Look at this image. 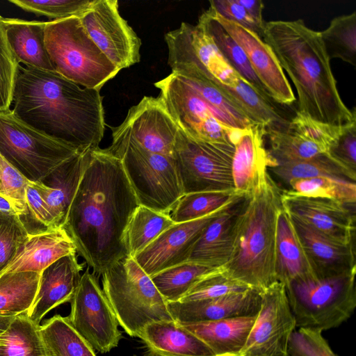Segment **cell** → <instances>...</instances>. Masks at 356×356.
Listing matches in <instances>:
<instances>
[{
	"instance_id": "cell-1",
	"label": "cell",
	"mask_w": 356,
	"mask_h": 356,
	"mask_svg": "<svg viewBox=\"0 0 356 356\" xmlns=\"http://www.w3.org/2000/svg\"><path fill=\"white\" fill-rule=\"evenodd\" d=\"M139 205L120 159L107 148L83 152L64 227L94 273L101 275L129 257L126 229Z\"/></svg>"
},
{
	"instance_id": "cell-2",
	"label": "cell",
	"mask_w": 356,
	"mask_h": 356,
	"mask_svg": "<svg viewBox=\"0 0 356 356\" xmlns=\"http://www.w3.org/2000/svg\"><path fill=\"white\" fill-rule=\"evenodd\" d=\"M103 97L56 72L19 66L14 115L34 129L79 152L99 147L105 130Z\"/></svg>"
},
{
	"instance_id": "cell-3",
	"label": "cell",
	"mask_w": 356,
	"mask_h": 356,
	"mask_svg": "<svg viewBox=\"0 0 356 356\" xmlns=\"http://www.w3.org/2000/svg\"><path fill=\"white\" fill-rule=\"evenodd\" d=\"M262 38L296 87L298 111L337 127L356 122L355 108L340 96L319 31L301 19L275 20L265 22Z\"/></svg>"
},
{
	"instance_id": "cell-4",
	"label": "cell",
	"mask_w": 356,
	"mask_h": 356,
	"mask_svg": "<svg viewBox=\"0 0 356 356\" xmlns=\"http://www.w3.org/2000/svg\"><path fill=\"white\" fill-rule=\"evenodd\" d=\"M281 195L282 189L268 173L244 197L234 223L232 252L223 266L233 279L260 291L277 282L275 252Z\"/></svg>"
},
{
	"instance_id": "cell-5",
	"label": "cell",
	"mask_w": 356,
	"mask_h": 356,
	"mask_svg": "<svg viewBox=\"0 0 356 356\" xmlns=\"http://www.w3.org/2000/svg\"><path fill=\"white\" fill-rule=\"evenodd\" d=\"M107 149L120 159L139 204L170 214L184 195L174 157L149 152L119 126Z\"/></svg>"
},
{
	"instance_id": "cell-6",
	"label": "cell",
	"mask_w": 356,
	"mask_h": 356,
	"mask_svg": "<svg viewBox=\"0 0 356 356\" xmlns=\"http://www.w3.org/2000/svg\"><path fill=\"white\" fill-rule=\"evenodd\" d=\"M101 275L103 291L129 336L139 338L148 324L174 321L167 301L133 257L120 259Z\"/></svg>"
},
{
	"instance_id": "cell-7",
	"label": "cell",
	"mask_w": 356,
	"mask_h": 356,
	"mask_svg": "<svg viewBox=\"0 0 356 356\" xmlns=\"http://www.w3.org/2000/svg\"><path fill=\"white\" fill-rule=\"evenodd\" d=\"M45 44L56 72L82 87L100 90L120 71L92 40L78 16L47 21Z\"/></svg>"
},
{
	"instance_id": "cell-8",
	"label": "cell",
	"mask_w": 356,
	"mask_h": 356,
	"mask_svg": "<svg viewBox=\"0 0 356 356\" xmlns=\"http://www.w3.org/2000/svg\"><path fill=\"white\" fill-rule=\"evenodd\" d=\"M355 273L309 276L284 285L296 327L323 332L346 321L356 307Z\"/></svg>"
},
{
	"instance_id": "cell-9",
	"label": "cell",
	"mask_w": 356,
	"mask_h": 356,
	"mask_svg": "<svg viewBox=\"0 0 356 356\" xmlns=\"http://www.w3.org/2000/svg\"><path fill=\"white\" fill-rule=\"evenodd\" d=\"M79 153L25 124L11 109L0 112V154L29 181H42Z\"/></svg>"
},
{
	"instance_id": "cell-10",
	"label": "cell",
	"mask_w": 356,
	"mask_h": 356,
	"mask_svg": "<svg viewBox=\"0 0 356 356\" xmlns=\"http://www.w3.org/2000/svg\"><path fill=\"white\" fill-rule=\"evenodd\" d=\"M159 97L179 129L188 137L204 142L236 145L243 131L224 124L216 113L181 76L171 73L155 82Z\"/></svg>"
},
{
	"instance_id": "cell-11",
	"label": "cell",
	"mask_w": 356,
	"mask_h": 356,
	"mask_svg": "<svg viewBox=\"0 0 356 356\" xmlns=\"http://www.w3.org/2000/svg\"><path fill=\"white\" fill-rule=\"evenodd\" d=\"M235 146L195 140L179 129L174 159L184 193L235 191L232 161Z\"/></svg>"
},
{
	"instance_id": "cell-12",
	"label": "cell",
	"mask_w": 356,
	"mask_h": 356,
	"mask_svg": "<svg viewBox=\"0 0 356 356\" xmlns=\"http://www.w3.org/2000/svg\"><path fill=\"white\" fill-rule=\"evenodd\" d=\"M70 303V324L94 350L106 353L118 345L122 338L119 323L96 276L88 269L81 275Z\"/></svg>"
},
{
	"instance_id": "cell-13",
	"label": "cell",
	"mask_w": 356,
	"mask_h": 356,
	"mask_svg": "<svg viewBox=\"0 0 356 356\" xmlns=\"http://www.w3.org/2000/svg\"><path fill=\"white\" fill-rule=\"evenodd\" d=\"M261 306L240 356H289L288 345L296 330L285 286L275 282L261 291Z\"/></svg>"
},
{
	"instance_id": "cell-14",
	"label": "cell",
	"mask_w": 356,
	"mask_h": 356,
	"mask_svg": "<svg viewBox=\"0 0 356 356\" xmlns=\"http://www.w3.org/2000/svg\"><path fill=\"white\" fill-rule=\"evenodd\" d=\"M79 17L92 40L118 69L140 61L141 40L120 15L117 0H95Z\"/></svg>"
},
{
	"instance_id": "cell-15",
	"label": "cell",
	"mask_w": 356,
	"mask_h": 356,
	"mask_svg": "<svg viewBox=\"0 0 356 356\" xmlns=\"http://www.w3.org/2000/svg\"><path fill=\"white\" fill-rule=\"evenodd\" d=\"M345 127L318 122L298 111L278 129L266 130L268 150L277 165L311 160L327 153Z\"/></svg>"
},
{
	"instance_id": "cell-16",
	"label": "cell",
	"mask_w": 356,
	"mask_h": 356,
	"mask_svg": "<svg viewBox=\"0 0 356 356\" xmlns=\"http://www.w3.org/2000/svg\"><path fill=\"white\" fill-rule=\"evenodd\" d=\"M284 210L292 218L343 244L353 243L355 204L321 197H311L282 190Z\"/></svg>"
},
{
	"instance_id": "cell-17",
	"label": "cell",
	"mask_w": 356,
	"mask_h": 356,
	"mask_svg": "<svg viewBox=\"0 0 356 356\" xmlns=\"http://www.w3.org/2000/svg\"><path fill=\"white\" fill-rule=\"evenodd\" d=\"M234 201L202 218L174 224L134 259L150 277L187 262L194 244L205 227Z\"/></svg>"
},
{
	"instance_id": "cell-18",
	"label": "cell",
	"mask_w": 356,
	"mask_h": 356,
	"mask_svg": "<svg viewBox=\"0 0 356 356\" xmlns=\"http://www.w3.org/2000/svg\"><path fill=\"white\" fill-rule=\"evenodd\" d=\"M119 127L147 150L174 157L179 127L159 97H144Z\"/></svg>"
},
{
	"instance_id": "cell-19",
	"label": "cell",
	"mask_w": 356,
	"mask_h": 356,
	"mask_svg": "<svg viewBox=\"0 0 356 356\" xmlns=\"http://www.w3.org/2000/svg\"><path fill=\"white\" fill-rule=\"evenodd\" d=\"M211 10L244 51L254 72L270 98L282 104H292L296 100L294 93L271 47L257 33L224 19Z\"/></svg>"
},
{
	"instance_id": "cell-20",
	"label": "cell",
	"mask_w": 356,
	"mask_h": 356,
	"mask_svg": "<svg viewBox=\"0 0 356 356\" xmlns=\"http://www.w3.org/2000/svg\"><path fill=\"white\" fill-rule=\"evenodd\" d=\"M266 128L255 124L242 131L235 145L232 174L235 191L249 195L266 179L277 162L265 146Z\"/></svg>"
},
{
	"instance_id": "cell-21",
	"label": "cell",
	"mask_w": 356,
	"mask_h": 356,
	"mask_svg": "<svg viewBox=\"0 0 356 356\" xmlns=\"http://www.w3.org/2000/svg\"><path fill=\"white\" fill-rule=\"evenodd\" d=\"M261 301V291L250 289L215 298L170 302L168 309L177 323L193 324L257 315Z\"/></svg>"
},
{
	"instance_id": "cell-22",
	"label": "cell",
	"mask_w": 356,
	"mask_h": 356,
	"mask_svg": "<svg viewBox=\"0 0 356 356\" xmlns=\"http://www.w3.org/2000/svg\"><path fill=\"white\" fill-rule=\"evenodd\" d=\"M82 270L83 265L78 262L76 254L64 256L45 268L40 273L38 291L27 312L29 317L40 324L50 310L70 302Z\"/></svg>"
},
{
	"instance_id": "cell-23",
	"label": "cell",
	"mask_w": 356,
	"mask_h": 356,
	"mask_svg": "<svg viewBox=\"0 0 356 356\" xmlns=\"http://www.w3.org/2000/svg\"><path fill=\"white\" fill-rule=\"evenodd\" d=\"M290 218L315 276H333L356 270L353 243L337 242Z\"/></svg>"
},
{
	"instance_id": "cell-24",
	"label": "cell",
	"mask_w": 356,
	"mask_h": 356,
	"mask_svg": "<svg viewBox=\"0 0 356 356\" xmlns=\"http://www.w3.org/2000/svg\"><path fill=\"white\" fill-rule=\"evenodd\" d=\"M76 253L75 244L63 226L29 232L15 258L3 273H41L58 259Z\"/></svg>"
},
{
	"instance_id": "cell-25",
	"label": "cell",
	"mask_w": 356,
	"mask_h": 356,
	"mask_svg": "<svg viewBox=\"0 0 356 356\" xmlns=\"http://www.w3.org/2000/svg\"><path fill=\"white\" fill-rule=\"evenodd\" d=\"M244 197L238 198L205 227L191 250L188 262L211 268L228 262L233 249L234 223Z\"/></svg>"
},
{
	"instance_id": "cell-26",
	"label": "cell",
	"mask_w": 356,
	"mask_h": 356,
	"mask_svg": "<svg viewBox=\"0 0 356 356\" xmlns=\"http://www.w3.org/2000/svg\"><path fill=\"white\" fill-rule=\"evenodd\" d=\"M3 22L8 44L19 63L56 72L45 44L47 22L3 17Z\"/></svg>"
},
{
	"instance_id": "cell-27",
	"label": "cell",
	"mask_w": 356,
	"mask_h": 356,
	"mask_svg": "<svg viewBox=\"0 0 356 356\" xmlns=\"http://www.w3.org/2000/svg\"><path fill=\"white\" fill-rule=\"evenodd\" d=\"M83 152L58 167L42 181H31L46 202L58 227H64L71 202L81 179Z\"/></svg>"
},
{
	"instance_id": "cell-28",
	"label": "cell",
	"mask_w": 356,
	"mask_h": 356,
	"mask_svg": "<svg viewBox=\"0 0 356 356\" xmlns=\"http://www.w3.org/2000/svg\"><path fill=\"white\" fill-rule=\"evenodd\" d=\"M275 272L276 281L284 285L315 276L291 219L283 207L277 218Z\"/></svg>"
},
{
	"instance_id": "cell-29",
	"label": "cell",
	"mask_w": 356,
	"mask_h": 356,
	"mask_svg": "<svg viewBox=\"0 0 356 356\" xmlns=\"http://www.w3.org/2000/svg\"><path fill=\"white\" fill-rule=\"evenodd\" d=\"M256 316L179 325L201 339L215 356H240Z\"/></svg>"
},
{
	"instance_id": "cell-30",
	"label": "cell",
	"mask_w": 356,
	"mask_h": 356,
	"mask_svg": "<svg viewBox=\"0 0 356 356\" xmlns=\"http://www.w3.org/2000/svg\"><path fill=\"white\" fill-rule=\"evenodd\" d=\"M139 338L158 356H215L201 339L175 321L148 324Z\"/></svg>"
},
{
	"instance_id": "cell-31",
	"label": "cell",
	"mask_w": 356,
	"mask_h": 356,
	"mask_svg": "<svg viewBox=\"0 0 356 356\" xmlns=\"http://www.w3.org/2000/svg\"><path fill=\"white\" fill-rule=\"evenodd\" d=\"M198 20L203 24L230 66L253 89L270 99L266 88L254 72L244 51L216 18L212 10L209 8L200 15Z\"/></svg>"
},
{
	"instance_id": "cell-32",
	"label": "cell",
	"mask_w": 356,
	"mask_h": 356,
	"mask_svg": "<svg viewBox=\"0 0 356 356\" xmlns=\"http://www.w3.org/2000/svg\"><path fill=\"white\" fill-rule=\"evenodd\" d=\"M40 332L48 356H96L90 343L59 314L47 319Z\"/></svg>"
},
{
	"instance_id": "cell-33",
	"label": "cell",
	"mask_w": 356,
	"mask_h": 356,
	"mask_svg": "<svg viewBox=\"0 0 356 356\" xmlns=\"http://www.w3.org/2000/svg\"><path fill=\"white\" fill-rule=\"evenodd\" d=\"M40 326L27 312L17 314L0 337V356H48Z\"/></svg>"
},
{
	"instance_id": "cell-34",
	"label": "cell",
	"mask_w": 356,
	"mask_h": 356,
	"mask_svg": "<svg viewBox=\"0 0 356 356\" xmlns=\"http://www.w3.org/2000/svg\"><path fill=\"white\" fill-rule=\"evenodd\" d=\"M40 273L9 272L0 275V312H28L35 300Z\"/></svg>"
},
{
	"instance_id": "cell-35",
	"label": "cell",
	"mask_w": 356,
	"mask_h": 356,
	"mask_svg": "<svg viewBox=\"0 0 356 356\" xmlns=\"http://www.w3.org/2000/svg\"><path fill=\"white\" fill-rule=\"evenodd\" d=\"M174 224L170 214L139 205L126 229L125 241L129 257L134 258Z\"/></svg>"
},
{
	"instance_id": "cell-36",
	"label": "cell",
	"mask_w": 356,
	"mask_h": 356,
	"mask_svg": "<svg viewBox=\"0 0 356 356\" xmlns=\"http://www.w3.org/2000/svg\"><path fill=\"white\" fill-rule=\"evenodd\" d=\"M268 173L288 186L296 179L317 177H337L355 181L356 176L336 163L329 155L323 154L315 159L297 162L280 163L268 169Z\"/></svg>"
},
{
	"instance_id": "cell-37",
	"label": "cell",
	"mask_w": 356,
	"mask_h": 356,
	"mask_svg": "<svg viewBox=\"0 0 356 356\" xmlns=\"http://www.w3.org/2000/svg\"><path fill=\"white\" fill-rule=\"evenodd\" d=\"M320 35L330 60L356 65V12L333 18Z\"/></svg>"
},
{
	"instance_id": "cell-38",
	"label": "cell",
	"mask_w": 356,
	"mask_h": 356,
	"mask_svg": "<svg viewBox=\"0 0 356 356\" xmlns=\"http://www.w3.org/2000/svg\"><path fill=\"white\" fill-rule=\"evenodd\" d=\"M242 197L236 191L195 192L183 195L170 213L175 223L206 216Z\"/></svg>"
},
{
	"instance_id": "cell-39",
	"label": "cell",
	"mask_w": 356,
	"mask_h": 356,
	"mask_svg": "<svg viewBox=\"0 0 356 356\" xmlns=\"http://www.w3.org/2000/svg\"><path fill=\"white\" fill-rule=\"evenodd\" d=\"M213 268L187 261L162 270L151 278L167 302H177L196 282Z\"/></svg>"
},
{
	"instance_id": "cell-40",
	"label": "cell",
	"mask_w": 356,
	"mask_h": 356,
	"mask_svg": "<svg viewBox=\"0 0 356 356\" xmlns=\"http://www.w3.org/2000/svg\"><path fill=\"white\" fill-rule=\"evenodd\" d=\"M288 186L286 190L302 196L327 198L348 204L356 202L355 181L344 178L324 176L296 179Z\"/></svg>"
},
{
	"instance_id": "cell-41",
	"label": "cell",
	"mask_w": 356,
	"mask_h": 356,
	"mask_svg": "<svg viewBox=\"0 0 356 356\" xmlns=\"http://www.w3.org/2000/svg\"><path fill=\"white\" fill-rule=\"evenodd\" d=\"M250 289L251 288L230 277L224 267L221 266L214 268L202 277L179 301L215 298L243 292Z\"/></svg>"
},
{
	"instance_id": "cell-42",
	"label": "cell",
	"mask_w": 356,
	"mask_h": 356,
	"mask_svg": "<svg viewBox=\"0 0 356 356\" xmlns=\"http://www.w3.org/2000/svg\"><path fill=\"white\" fill-rule=\"evenodd\" d=\"M95 0H10L21 9L37 16H45L51 20H58L73 16H80L87 11Z\"/></svg>"
},
{
	"instance_id": "cell-43",
	"label": "cell",
	"mask_w": 356,
	"mask_h": 356,
	"mask_svg": "<svg viewBox=\"0 0 356 356\" xmlns=\"http://www.w3.org/2000/svg\"><path fill=\"white\" fill-rule=\"evenodd\" d=\"M29 233L19 216L0 211V275L12 262Z\"/></svg>"
},
{
	"instance_id": "cell-44",
	"label": "cell",
	"mask_w": 356,
	"mask_h": 356,
	"mask_svg": "<svg viewBox=\"0 0 356 356\" xmlns=\"http://www.w3.org/2000/svg\"><path fill=\"white\" fill-rule=\"evenodd\" d=\"M3 18L0 15V112L10 110L20 66L8 44Z\"/></svg>"
},
{
	"instance_id": "cell-45",
	"label": "cell",
	"mask_w": 356,
	"mask_h": 356,
	"mask_svg": "<svg viewBox=\"0 0 356 356\" xmlns=\"http://www.w3.org/2000/svg\"><path fill=\"white\" fill-rule=\"evenodd\" d=\"M29 181L0 154V195L12 203L21 218L27 214L26 189Z\"/></svg>"
},
{
	"instance_id": "cell-46",
	"label": "cell",
	"mask_w": 356,
	"mask_h": 356,
	"mask_svg": "<svg viewBox=\"0 0 356 356\" xmlns=\"http://www.w3.org/2000/svg\"><path fill=\"white\" fill-rule=\"evenodd\" d=\"M289 356H338L317 330L299 327L289 341Z\"/></svg>"
},
{
	"instance_id": "cell-47",
	"label": "cell",
	"mask_w": 356,
	"mask_h": 356,
	"mask_svg": "<svg viewBox=\"0 0 356 356\" xmlns=\"http://www.w3.org/2000/svg\"><path fill=\"white\" fill-rule=\"evenodd\" d=\"M327 154L336 163L356 176V122L343 128Z\"/></svg>"
},
{
	"instance_id": "cell-48",
	"label": "cell",
	"mask_w": 356,
	"mask_h": 356,
	"mask_svg": "<svg viewBox=\"0 0 356 356\" xmlns=\"http://www.w3.org/2000/svg\"><path fill=\"white\" fill-rule=\"evenodd\" d=\"M210 8L216 14L262 37L264 25L259 24L237 0H212Z\"/></svg>"
},
{
	"instance_id": "cell-49",
	"label": "cell",
	"mask_w": 356,
	"mask_h": 356,
	"mask_svg": "<svg viewBox=\"0 0 356 356\" xmlns=\"http://www.w3.org/2000/svg\"><path fill=\"white\" fill-rule=\"evenodd\" d=\"M26 216L30 215L31 218L41 225L44 229L58 227L46 202L31 181L26 189Z\"/></svg>"
},
{
	"instance_id": "cell-50",
	"label": "cell",
	"mask_w": 356,
	"mask_h": 356,
	"mask_svg": "<svg viewBox=\"0 0 356 356\" xmlns=\"http://www.w3.org/2000/svg\"><path fill=\"white\" fill-rule=\"evenodd\" d=\"M237 2L247 10L255 21L261 25H264L265 22L264 21L262 16L264 9V3L262 1L237 0Z\"/></svg>"
},
{
	"instance_id": "cell-51",
	"label": "cell",
	"mask_w": 356,
	"mask_h": 356,
	"mask_svg": "<svg viewBox=\"0 0 356 356\" xmlns=\"http://www.w3.org/2000/svg\"><path fill=\"white\" fill-rule=\"evenodd\" d=\"M17 315L0 312V337L8 330Z\"/></svg>"
},
{
	"instance_id": "cell-52",
	"label": "cell",
	"mask_w": 356,
	"mask_h": 356,
	"mask_svg": "<svg viewBox=\"0 0 356 356\" xmlns=\"http://www.w3.org/2000/svg\"><path fill=\"white\" fill-rule=\"evenodd\" d=\"M0 211L18 215L12 203L1 195H0Z\"/></svg>"
},
{
	"instance_id": "cell-53",
	"label": "cell",
	"mask_w": 356,
	"mask_h": 356,
	"mask_svg": "<svg viewBox=\"0 0 356 356\" xmlns=\"http://www.w3.org/2000/svg\"><path fill=\"white\" fill-rule=\"evenodd\" d=\"M143 356H158V355H155V354H154L152 353H149L146 354V355H143Z\"/></svg>"
}]
</instances>
